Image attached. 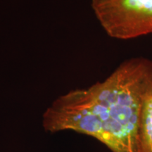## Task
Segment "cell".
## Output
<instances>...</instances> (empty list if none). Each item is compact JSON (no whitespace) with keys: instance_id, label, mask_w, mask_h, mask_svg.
Listing matches in <instances>:
<instances>
[{"instance_id":"1","label":"cell","mask_w":152,"mask_h":152,"mask_svg":"<svg viewBox=\"0 0 152 152\" xmlns=\"http://www.w3.org/2000/svg\"><path fill=\"white\" fill-rule=\"evenodd\" d=\"M151 93L152 61L130 58L104 80L58 96L43 114V128L92 137L112 152H142V109Z\"/></svg>"},{"instance_id":"2","label":"cell","mask_w":152,"mask_h":152,"mask_svg":"<svg viewBox=\"0 0 152 152\" xmlns=\"http://www.w3.org/2000/svg\"><path fill=\"white\" fill-rule=\"evenodd\" d=\"M92 7L110 37L130 39L152 33V0H92Z\"/></svg>"},{"instance_id":"3","label":"cell","mask_w":152,"mask_h":152,"mask_svg":"<svg viewBox=\"0 0 152 152\" xmlns=\"http://www.w3.org/2000/svg\"><path fill=\"white\" fill-rule=\"evenodd\" d=\"M142 152H152V93L144 102L141 121Z\"/></svg>"}]
</instances>
